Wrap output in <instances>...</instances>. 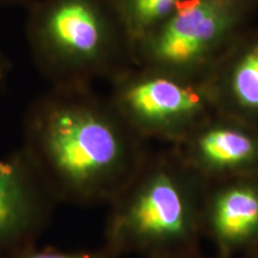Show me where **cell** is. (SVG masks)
Returning a JSON list of instances; mask_svg holds the SVG:
<instances>
[{
    "mask_svg": "<svg viewBox=\"0 0 258 258\" xmlns=\"http://www.w3.org/2000/svg\"><path fill=\"white\" fill-rule=\"evenodd\" d=\"M6 258H114L104 247L99 250H77L66 251L59 249L44 247L38 249L35 246L27 249L21 252L12 254Z\"/></svg>",
    "mask_w": 258,
    "mask_h": 258,
    "instance_id": "cell-11",
    "label": "cell"
},
{
    "mask_svg": "<svg viewBox=\"0 0 258 258\" xmlns=\"http://www.w3.org/2000/svg\"><path fill=\"white\" fill-rule=\"evenodd\" d=\"M109 102L145 141L175 146L217 114L209 78L133 64L110 82Z\"/></svg>",
    "mask_w": 258,
    "mask_h": 258,
    "instance_id": "cell-5",
    "label": "cell"
},
{
    "mask_svg": "<svg viewBox=\"0 0 258 258\" xmlns=\"http://www.w3.org/2000/svg\"><path fill=\"white\" fill-rule=\"evenodd\" d=\"M206 185L173 146L146 151L135 175L109 203L103 247L114 258L200 254Z\"/></svg>",
    "mask_w": 258,
    "mask_h": 258,
    "instance_id": "cell-2",
    "label": "cell"
},
{
    "mask_svg": "<svg viewBox=\"0 0 258 258\" xmlns=\"http://www.w3.org/2000/svg\"><path fill=\"white\" fill-rule=\"evenodd\" d=\"M28 9L29 51L50 88H92L135 64L117 0H34Z\"/></svg>",
    "mask_w": 258,
    "mask_h": 258,
    "instance_id": "cell-3",
    "label": "cell"
},
{
    "mask_svg": "<svg viewBox=\"0 0 258 258\" xmlns=\"http://www.w3.org/2000/svg\"><path fill=\"white\" fill-rule=\"evenodd\" d=\"M188 0H117L121 15L135 43Z\"/></svg>",
    "mask_w": 258,
    "mask_h": 258,
    "instance_id": "cell-10",
    "label": "cell"
},
{
    "mask_svg": "<svg viewBox=\"0 0 258 258\" xmlns=\"http://www.w3.org/2000/svg\"><path fill=\"white\" fill-rule=\"evenodd\" d=\"M10 71H11V62H10L8 56L0 50V91L4 88L6 80L9 78Z\"/></svg>",
    "mask_w": 258,
    "mask_h": 258,
    "instance_id": "cell-12",
    "label": "cell"
},
{
    "mask_svg": "<svg viewBox=\"0 0 258 258\" xmlns=\"http://www.w3.org/2000/svg\"><path fill=\"white\" fill-rule=\"evenodd\" d=\"M203 238L218 258H246L258 251V173L207 183Z\"/></svg>",
    "mask_w": 258,
    "mask_h": 258,
    "instance_id": "cell-7",
    "label": "cell"
},
{
    "mask_svg": "<svg viewBox=\"0 0 258 258\" xmlns=\"http://www.w3.org/2000/svg\"><path fill=\"white\" fill-rule=\"evenodd\" d=\"M257 12L258 0H188L135 43L134 63L208 78Z\"/></svg>",
    "mask_w": 258,
    "mask_h": 258,
    "instance_id": "cell-4",
    "label": "cell"
},
{
    "mask_svg": "<svg viewBox=\"0 0 258 258\" xmlns=\"http://www.w3.org/2000/svg\"><path fill=\"white\" fill-rule=\"evenodd\" d=\"M23 128L22 148L57 203H110L147 151L92 88H50L29 105Z\"/></svg>",
    "mask_w": 258,
    "mask_h": 258,
    "instance_id": "cell-1",
    "label": "cell"
},
{
    "mask_svg": "<svg viewBox=\"0 0 258 258\" xmlns=\"http://www.w3.org/2000/svg\"><path fill=\"white\" fill-rule=\"evenodd\" d=\"M56 203L23 148L0 158V258L35 246Z\"/></svg>",
    "mask_w": 258,
    "mask_h": 258,
    "instance_id": "cell-6",
    "label": "cell"
},
{
    "mask_svg": "<svg viewBox=\"0 0 258 258\" xmlns=\"http://www.w3.org/2000/svg\"><path fill=\"white\" fill-rule=\"evenodd\" d=\"M34 0H0V8L3 6H17V5H25L29 6Z\"/></svg>",
    "mask_w": 258,
    "mask_h": 258,
    "instance_id": "cell-13",
    "label": "cell"
},
{
    "mask_svg": "<svg viewBox=\"0 0 258 258\" xmlns=\"http://www.w3.org/2000/svg\"><path fill=\"white\" fill-rule=\"evenodd\" d=\"M173 147L206 183L258 173V131L220 112Z\"/></svg>",
    "mask_w": 258,
    "mask_h": 258,
    "instance_id": "cell-8",
    "label": "cell"
},
{
    "mask_svg": "<svg viewBox=\"0 0 258 258\" xmlns=\"http://www.w3.org/2000/svg\"><path fill=\"white\" fill-rule=\"evenodd\" d=\"M208 78L218 111L258 131V27L240 35Z\"/></svg>",
    "mask_w": 258,
    "mask_h": 258,
    "instance_id": "cell-9",
    "label": "cell"
},
{
    "mask_svg": "<svg viewBox=\"0 0 258 258\" xmlns=\"http://www.w3.org/2000/svg\"><path fill=\"white\" fill-rule=\"evenodd\" d=\"M184 258H206V257H203L201 253L200 254H195V256H190V257H184ZM218 258V257H217Z\"/></svg>",
    "mask_w": 258,
    "mask_h": 258,
    "instance_id": "cell-14",
    "label": "cell"
},
{
    "mask_svg": "<svg viewBox=\"0 0 258 258\" xmlns=\"http://www.w3.org/2000/svg\"><path fill=\"white\" fill-rule=\"evenodd\" d=\"M246 258H258V251H257V252H254V253L251 254V256L246 257Z\"/></svg>",
    "mask_w": 258,
    "mask_h": 258,
    "instance_id": "cell-15",
    "label": "cell"
}]
</instances>
